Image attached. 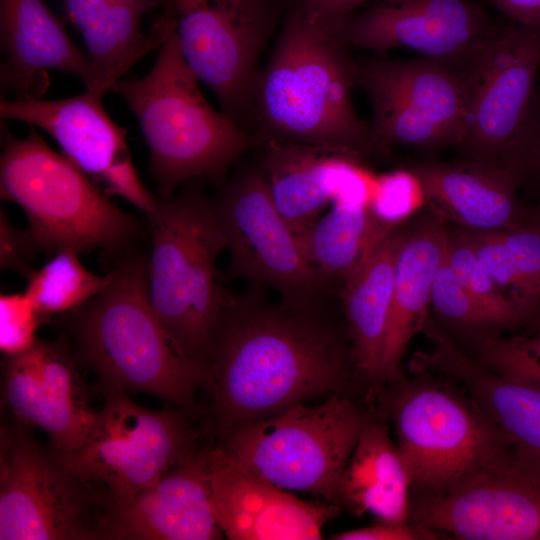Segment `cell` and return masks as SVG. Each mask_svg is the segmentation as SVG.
I'll list each match as a JSON object with an SVG mask.
<instances>
[{"instance_id": "5", "label": "cell", "mask_w": 540, "mask_h": 540, "mask_svg": "<svg viewBox=\"0 0 540 540\" xmlns=\"http://www.w3.org/2000/svg\"><path fill=\"white\" fill-rule=\"evenodd\" d=\"M148 218L151 304L181 350L206 369L216 331L233 299L216 277V259L226 239L213 201L189 187L158 198Z\"/></svg>"}, {"instance_id": "30", "label": "cell", "mask_w": 540, "mask_h": 540, "mask_svg": "<svg viewBox=\"0 0 540 540\" xmlns=\"http://www.w3.org/2000/svg\"><path fill=\"white\" fill-rule=\"evenodd\" d=\"M483 270L520 309L525 321L540 311V229L531 224L465 232Z\"/></svg>"}, {"instance_id": "16", "label": "cell", "mask_w": 540, "mask_h": 540, "mask_svg": "<svg viewBox=\"0 0 540 540\" xmlns=\"http://www.w3.org/2000/svg\"><path fill=\"white\" fill-rule=\"evenodd\" d=\"M436 348L419 353L413 368L457 379L489 425L495 464L540 489V387L502 372L493 373L465 356L442 333H431Z\"/></svg>"}, {"instance_id": "23", "label": "cell", "mask_w": 540, "mask_h": 540, "mask_svg": "<svg viewBox=\"0 0 540 540\" xmlns=\"http://www.w3.org/2000/svg\"><path fill=\"white\" fill-rule=\"evenodd\" d=\"M69 21L79 31L94 76L89 91L104 96L145 54L160 46L175 24L166 2L149 35L142 18L166 0H61Z\"/></svg>"}, {"instance_id": "15", "label": "cell", "mask_w": 540, "mask_h": 540, "mask_svg": "<svg viewBox=\"0 0 540 540\" xmlns=\"http://www.w3.org/2000/svg\"><path fill=\"white\" fill-rule=\"evenodd\" d=\"M101 95L86 90L58 100L0 102V116L38 127L107 195L120 196L151 215L158 198L141 182L126 143V130L117 126L102 106Z\"/></svg>"}, {"instance_id": "34", "label": "cell", "mask_w": 540, "mask_h": 540, "mask_svg": "<svg viewBox=\"0 0 540 540\" xmlns=\"http://www.w3.org/2000/svg\"><path fill=\"white\" fill-rule=\"evenodd\" d=\"M44 341L29 350L9 356L3 374V396L7 407L22 423L32 425L37 388L42 376Z\"/></svg>"}, {"instance_id": "14", "label": "cell", "mask_w": 540, "mask_h": 540, "mask_svg": "<svg viewBox=\"0 0 540 540\" xmlns=\"http://www.w3.org/2000/svg\"><path fill=\"white\" fill-rule=\"evenodd\" d=\"M540 71V27L512 25L467 56V159L505 168ZM506 169V168H505Z\"/></svg>"}, {"instance_id": "38", "label": "cell", "mask_w": 540, "mask_h": 540, "mask_svg": "<svg viewBox=\"0 0 540 540\" xmlns=\"http://www.w3.org/2000/svg\"><path fill=\"white\" fill-rule=\"evenodd\" d=\"M486 357L499 372L526 380L540 387V328L531 338L492 343Z\"/></svg>"}, {"instance_id": "7", "label": "cell", "mask_w": 540, "mask_h": 540, "mask_svg": "<svg viewBox=\"0 0 540 540\" xmlns=\"http://www.w3.org/2000/svg\"><path fill=\"white\" fill-rule=\"evenodd\" d=\"M367 418L347 397L298 404L224 432L221 446L243 469L287 491L338 501L339 484Z\"/></svg>"}, {"instance_id": "11", "label": "cell", "mask_w": 540, "mask_h": 540, "mask_svg": "<svg viewBox=\"0 0 540 540\" xmlns=\"http://www.w3.org/2000/svg\"><path fill=\"white\" fill-rule=\"evenodd\" d=\"M1 435L0 540L105 539L104 509L55 452Z\"/></svg>"}, {"instance_id": "17", "label": "cell", "mask_w": 540, "mask_h": 540, "mask_svg": "<svg viewBox=\"0 0 540 540\" xmlns=\"http://www.w3.org/2000/svg\"><path fill=\"white\" fill-rule=\"evenodd\" d=\"M341 31L350 48H402L436 59L463 58L499 32L472 0H376Z\"/></svg>"}, {"instance_id": "24", "label": "cell", "mask_w": 540, "mask_h": 540, "mask_svg": "<svg viewBox=\"0 0 540 540\" xmlns=\"http://www.w3.org/2000/svg\"><path fill=\"white\" fill-rule=\"evenodd\" d=\"M411 171L420 180L426 199L470 230L493 231L526 224L527 207L516 193L520 183L503 167L467 159L424 163Z\"/></svg>"}, {"instance_id": "31", "label": "cell", "mask_w": 540, "mask_h": 540, "mask_svg": "<svg viewBox=\"0 0 540 540\" xmlns=\"http://www.w3.org/2000/svg\"><path fill=\"white\" fill-rule=\"evenodd\" d=\"M78 254L72 249L56 252L27 278L25 294L44 319L79 308L111 283V270L96 275L81 264Z\"/></svg>"}, {"instance_id": "9", "label": "cell", "mask_w": 540, "mask_h": 540, "mask_svg": "<svg viewBox=\"0 0 540 540\" xmlns=\"http://www.w3.org/2000/svg\"><path fill=\"white\" fill-rule=\"evenodd\" d=\"M356 86L371 106L382 152L395 145L433 150L461 143L468 108L467 56L374 58L358 63Z\"/></svg>"}, {"instance_id": "37", "label": "cell", "mask_w": 540, "mask_h": 540, "mask_svg": "<svg viewBox=\"0 0 540 540\" xmlns=\"http://www.w3.org/2000/svg\"><path fill=\"white\" fill-rule=\"evenodd\" d=\"M505 168L519 183L528 178L540 180V80L533 90Z\"/></svg>"}, {"instance_id": "6", "label": "cell", "mask_w": 540, "mask_h": 540, "mask_svg": "<svg viewBox=\"0 0 540 540\" xmlns=\"http://www.w3.org/2000/svg\"><path fill=\"white\" fill-rule=\"evenodd\" d=\"M0 193L24 210L36 249L118 252L135 231L132 219L110 196L64 154L52 150L34 126L25 138L5 131Z\"/></svg>"}, {"instance_id": "33", "label": "cell", "mask_w": 540, "mask_h": 540, "mask_svg": "<svg viewBox=\"0 0 540 540\" xmlns=\"http://www.w3.org/2000/svg\"><path fill=\"white\" fill-rule=\"evenodd\" d=\"M431 303L441 317L457 325L502 326L498 317L458 280L447 263L445 251L434 276Z\"/></svg>"}, {"instance_id": "32", "label": "cell", "mask_w": 540, "mask_h": 540, "mask_svg": "<svg viewBox=\"0 0 540 540\" xmlns=\"http://www.w3.org/2000/svg\"><path fill=\"white\" fill-rule=\"evenodd\" d=\"M445 258L462 285L498 317L502 326L525 321L518 306L483 270L465 233L446 235Z\"/></svg>"}, {"instance_id": "25", "label": "cell", "mask_w": 540, "mask_h": 540, "mask_svg": "<svg viewBox=\"0 0 540 540\" xmlns=\"http://www.w3.org/2000/svg\"><path fill=\"white\" fill-rule=\"evenodd\" d=\"M446 235L442 221L430 218L406 237L395 264L391 307L380 379L398 380L400 363L411 338L427 324L435 273L442 261Z\"/></svg>"}, {"instance_id": "19", "label": "cell", "mask_w": 540, "mask_h": 540, "mask_svg": "<svg viewBox=\"0 0 540 540\" xmlns=\"http://www.w3.org/2000/svg\"><path fill=\"white\" fill-rule=\"evenodd\" d=\"M216 521L231 540H316L339 511L300 499L240 467L222 448L208 450Z\"/></svg>"}, {"instance_id": "3", "label": "cell", "mask_w": 540, "mask_h": 540, "mask_svg": "<svg viewBox=\"0 0 540 540\" xmlns=\"http://www.w3.org/2000/svg\"><path fill=\"white\" fill-rule=\"evenodd\" d=\"M111 272L101 293L71 311L80 357L104 389L143 392L188 410L207 371L181 350L154 311L147 259L126 255Z\"/></svg>"}, {"instance_id": "27", "label": "cell", "mask_w": 540, "mask_h": 540, "mask_svg": "<svg viewBox=\"0 0 540 540\" xmlns=\"http://www.w3.org/2000/svg\"><path fill=\"white\" fill-rule=\"evenodd\" d=\"M411 481L385 425L367 421L343 472L338 501L357 515L407 523Z\"/></svg>"}, {"instance_id": "1", "label": "cell", "mask_w": 540, "mask_h": 540, "mask_svg": "<svg viewBox=\"0 0 540 540\" xmlns=\"http://www.w3.org/2000/svg\"><path fill=\"white\" fill-rule=\"evenodd\" d=\"M326 302L275 305L255 289L233 297L206 363L212 410L224 432L341 387L351 351Z\"/></svg>"}, {"instance_id": "35", "label": "cell", "mask_w": 540, "mask_h": 540, "mask_svg": "<svg viewBox=\"0 0 540 540\" xmlns=\"http://www.w3.org/2000/svg\"><path fill=\"white\" fill-rule=\"evenodd\" d=\"M426 200L422 184L412 172L396 171L376 177L369 209L383 224L394 227Z\"/></svg>"}, {"instance_id": "40", "label": "cell", "mask_w": 540, "mask_h": 540, "mask_svg": "<svg viewBox=\"0 0 540 540\" xmlns=\"http://www.w3.org/2000/svg\"><path fill=\"white\" fill-rule=\"evenodd\" d=\"M431 529L407 523H379L332 535L334 540H419L438 539Z\"/></svg>"}, {"instance_id": "18", "label": "cell", "mask_w": 540, "mask_h": 540, "mask_svg": "<svg viewBox=\"0 0 540 540\" xmlns=\"http://www.w3.org/2000/svg\"><path fill=\"white\" fill-rule=\"evenodd\" d=\"M410 516L458 539L540 540V489L487 459Z\"/></svg>"}, {"instance_id": "41", "label": "cell", "mask_w": 540, "mask_h": 540, "mask_svg": "<svg viewBox=\"0 0 540 540\" xmlns=\"http://www.w3.org/2000/svg\"><path fill=\"white\" fill-rule=\"evenodd\" d=\"M376 0H287L309 15L331 23L341 24L350 15Z\"/></svg>"}, {"instance_id": "12", "label": "cell", "mask_w": 540, "mask_h": 540, "mask_svg": "<svg viewBox=\"0 0 540 540\" xmlns=\"http://www.w3.org/2000/svg\"><path fill=\"white\" fill-rule=\"evenodd\" d=\"M231 254L230 271L284 300L328 297L327 285L308 262L298 237L278 212L261 164L240 171L213 201Z\"/></svg>"}, {"instance_id": "21", "label": "cell", "mask_w": 540, "mask_h": 540, "mask_svg": "<svg viewBox=\"0 0 540 540\" xmlns=\"http://www.w3.org/2000/svg\"><path fill=\"white\" fill-rule=\"evenodd\" d=\"M105 539L214 540L223 538L213 510L208 450L195 451L125 506L104 518Z\"/></svg>"}, {"instance_id": "29", "label": "cell", "mask_w": 540, "mask_h": 540, "mask_svg": "<svg viewBox=\"0 0 540 540\" xmlns=\"http://www.w3.org/2000/svg\"><path fill=\"white\" fill-rule=\"evenodd\" d=\"M392 228L367 206L333 203L299 241L312 268L333 289Z\"/></svg>"}, {"instance_id": "13", "label": "cell", "mask_w": 540, "mask_h": 540, "mask_svg": "<svg viewBox=\"0 0 540 540\" xmlns=\"http://www.w3.org/2000/svg\"><path fill=\"white\" fill-rule=\"evenodd\" d=\"M411 487L442 493L493 452L491 429L480 412L454 393L428 383L400 391L390 404Z\"/></svg>"}, {"instance_id": "10", "label": "cell", "mask_w": 540, "mask_h": 540, "mask_svg": "<svg viewBox=\"0 0 540 540\" xmlns=\"http://www.w3.org/2000/svg\"><path fill=\"white\" fill-rule=\"evenodd\" d=\"M185 62L242 126L251 115L259 59L287 0H166Z\"/></svg>"}, {"instance_id": "20", "label": "cell", "mask_w": 540, "mask_h": 540, "mask_svg": "<svg viewBox=\"0 0 540 540\" xmlns=\"http://www.w3.org/2000/svg\"><path fill=\"white\" fill-rule=\"evenodd\" d=\"M260 143V164L273 202L298 239L329 203L369 206L376 177L359 160L292 141Z\"/></svg>"}, {"instance_id": "28", "label": "cell", "mask_w": 540, "mask_h": 540, "mask_svg": "<svg viewBox=\"0 0 540 540\" xmlns=\"http://www.w3.org/2000/svg\"><path fill=\"white\" fill-rule=\"evenodd\" d=\"M96 416L66 347L60 342L44 341L42 376L31 426L50 436L54 452L65 454L82 445Z\"/></svg>"}, {"instance_id": "22", "label": "cell", "mask_w": 540, "mask_h": 540, "mask_svg": "<svg viewBox=\"0 0 540 540\" xmlns=\"http://www.w3.org/2000/svg\"><path fill=\"white\" fill-rule=\"evenodd\" d=\"M0 39L1 89L14 100H40L50 84L49 71L73 75L86 90L93 88L87 55L43 0H0Z\"/></svg>"}, {"instance_id": "2", "label": "cell", "mask_w": 540, "mask_h": 540, "mask_svg": "<svg viewBox=\"0 0 540 540\" xmlns=\"http://www.w3.org/2000/svg\"><path fill=\"white\" fill-rule=\"evenodd\" d=\"M342 25L287 3L280 30L255 84L251 116L256 141H292L357 160L378 153L369 126L355 111L358 62Z\"/></svg>"}, {"instance_id": "44", "label": "cell", "mask_w": 540, "mask_h": 540, "mask_svg": "<svg viewBox=\"0 0 540 540\" xmlns=\"http://www.w3.org/2000/svg\"><path fill=\"white\" fill-rule=\"evenodd\" d=\"M532 326H533V329L535 330L540 328V311L532 319Z\"/></svg>"}, {"instance_id": "4", "label": "cell", "mask_w": 540, "mask_h": 540, "mask_svg": "<svg viewBox=\"0 0 540 540\" xmlns=\"http://www.w3.org/2000/svg\"><path fill=\"white\" fill-rule=\"evenodd\" d=\"M182 55L176 22L150 72L111 88L138 120L149 151V172L162 197L199 178L221 182L257 142L234 119L211 107Z\"/></svg>"}, {"instance_id": "8", "label": "cell", "mask_w": 540, "mask_h": 540, "mask_svg": "<svg viewBox=\"0 0 540 540\" xmlns=\"http://www.w3.org/2000/svg\"><path fill=\"white\" fill-rule=\"evenodd\" d=\"M103 392L104 404L82 445L55 454L89 487L106 515L196 450L195 434L180 412L148 410L123 390Z\"/></svg>"}, {"instance_id": "26", "label": "cell", "mask_w": 540, "mask_h": 540, "mask_svg": "<svg viewBox=\"0 0 540 540\" xmlns=\"http://www.w3.org/2000/svg\"><path fill=\"white\" fill-rule=\"evenodd\" d=\"M406 233L392 228L350 273L342 305L357 370L380 379L382 352L391 307L395 264Z\"/></svg>"}, {"instance_id": "36", "label": "cell", "mask_w": 540, "mask_h": 540, "mask_svg": "<svg viewBox=\"0 0 540 540\" xmlns=\"http://www.w3.org/2000/svg\"><path fill=\"white\" fill-rule=\"evenodd\" d=\"M45 319L25 293L0 296V349L14 356L29 350L37 342L36 331Z\"/></svg>"}, {"instance_id": "42", "label": "cell", "mask_w": 540, "mask_h": 540, "mask_svg": "<svg viewBox=\"0 0 540 540\" xmlns=\"http://www.w3.org/2000/svg\"><path fill=\"white\" fill-rule=\"evenodd\" d=\"M498 11L521 26L540 27V0H490Z\"/></svg>"}, {"instance_id": "39", "label": "cell", "mask_w": 540, "mask_h": 540, "mask_svg": "<svg viewBox=\"0 0 540 540\" xmlns=\"http://www.w3.org/2000/svg\"><path fill=\"white\" fill-rule=\"evenodd\" d=\"M1 268L17 270L27 278L33 272L27 258L37 250L27 231L13 227L1 212Z\"/></svg>"}, {"instance_id": "43", "label": "cell", "mask_w": 540, "mask_h": 540, "mask_svg": "<svg viewBox=\"0 0 540 540\" xmlns=\"http://www.w3.org/2000/svg\"><path fill=\"white\" fill-rule=\"evenodd\" d=\"M526 224H531L540 229V204L534 207H527Z\"/></svg>"}]
</instances>
